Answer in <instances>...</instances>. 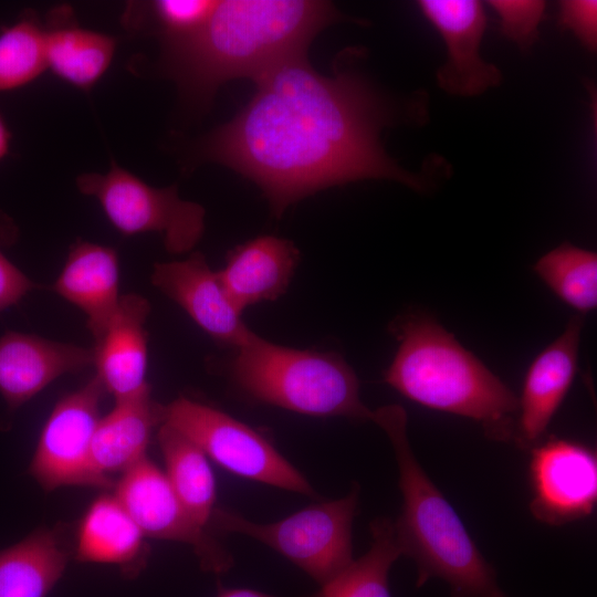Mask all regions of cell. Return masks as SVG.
Instances as JSON below:
<instances>
[{
    "instance_id": "obj_1",
    "label": "cell",
    "mask_w": 597,
    "mask_h": 597,
    "mask_svg": "<svg viewBox=\"0 0 597 597\" xmlns=\"http://www.w3.org/2000/svg\"><path fill=\"white\" fill-rule=\"evenodd\" d=\"M338 62L323 75L302 57L255 82L245 106L201 139L198 157L258 185L276 217L314 192L364 179L426 190V178L380 144L394 119L388 102L345 56Z\"/></svg>"
},
{
    "instance_id": "obj_2",
    "label": "cell",
    "mask_w": 597,
    "mask_h": 597,
    "mask_svg": "<svg viewBox=\"0 0 597 597\" xmlns=\"http://www.w3.org/2000/svg\"><path fill=\"white\" fill-rule=\"evenodd\" d=\"M341 19L327 1L220 0L196 32L164 42V70L186 98L203 104L228 81L258 82L306 57L316 34Z\"/></svg>"
},
{
    "instance_id": "obj_3",
    "label": "cell",
    "mask_w": 597,
    "mask_h": 597,
    "mask_svg": "<svg viewBox=\"0 0 597 597\" xmlns=\"http://www.w3.org/2000/svg\"><path fill=\"white\" fill-rule=\"evenodd\" d=\"M371 421L388 436L399 472L402 510L395 522L404 556L417 567V587L438 578L450 597H509L460 516L427 475L410 447L407 415L389 405L373 410Z\"/></svg>"
},
{
    "instance_id": "obj_4",
    "label": "cell",
    "mask_w": 597,
    "mask_h": 597,
    "mask_svg": "<svg viewBox=\"0 0 597 597\" xmlns=\"http://www.w3.org/2000/svg\"><path fill=\"white\" fill-rule=\"evenodd\" d=\"M399 347L385 381L425 407L471 418L494 440L513 439L516 395L430 316L398 325Z\"/></svg>"
},
{
    "instance_id": "obj_5",
    "label": "cell",
    "mask_w": 597,
    "mask_h": 597,
    "mask_svg": "<svg viewBox=\"0 0 597 597\" xmlns=\"http://www.w3.org/2000/svg\"><path fill=\"white\" fill-rule=\"evenodd\" d=\"M237 385L253 398L308 416L371 420L359 381L337 354L294 349L255 333L231 363Z\"/></svg>"
},
{
    "instance_id": "obj_6",
    "label": "cell",
    "mask_w": 597,
    "mask_h": 597,
    "mask_svg": "<svg viewBox=\"0 0 597 597\" xmlns=\"http://www.w3.org/2000/svg\"><path fill=\"white\" fill-rule=\"evenodd\" d=\"M359 485L338 500L307 506L273 523H255L216 507L210 531L250 536L275 549L320 585L325 584L353 558L352 526Z\"/></svg>"
},
{
    "instance_id": "obj_7",
    "label": "cell",
    "mask_w": 597,
    "mask_h": 597,
    "mask_svg": "<svg viewBox=\"0 0 597 597\" xmlns=\"http://www.w3.org/2000/svg\"><path fill=\"white\" fill-rule=\"evenodd\" d=\"M78 190L94 197L113 227L124 235L157 232L166 250L189 252L205 230V209L181 199L176 186L156 188L112 160L106 174L76 178Z\"/></svg>"
},
{
    "instance_id": "obj_8",
    "label": "cell",
    "mask_w": 597,
    "mask_h": 597,
    "mask_svg": "<svg viewBox=\"0 0 597 597\" xmlns=\"http://www.w3.org/2000/svg\"><path fill=\"white\" fill-rule=\"evenodd\" d=\"M163 423L238 476L315 496L310 482L268 439L218 409L179 397L164 406Z\"/></svg>"
},
{
    "instance_id": "obj_9",
    "label": "cell",
    "mask_w": 597,
    "mask_h": 597,
    "mask_svg": "<svg viewBox=\"0 0 597 597\" xmlns=\"http://www.w3.org/2000/svg\"><path fill=\"white\" fill-rule=\"evenodd\" d=\"M96 376L63 396L45 421L29 472L45 490L61 486L109 488L91 463L93 436L100 420V404L105 394Z\"/></svg>"
},
{
    "instance_id": "obj_10",
    "label": "cell",
    "mask_w": 597,
    "mask_h": 597,
    "mask_svg": "<svg viewBox=\"0 0 597 597\" xmlns=\"http://www.w3.org/2000/svg\"><path fill=\"white\" fill-rule=\"evenodd\" d=\"M114 495L145 536L190 545L206 572L222 574L232 567L230 553L193 520L164 471L147 457L122 474Z\"/></svg>"
},
{
    "instance_id": "obj_11",
    "label": "cell",
    "mask_w": 597,
    "mask_h": 597,
    "mask_svg": "<svg viewBox=\"0 0 597 597\" xmlns=\"http://www.w3.org/2000/svg\"><path fill=\"white\" fill-rule=\"evenodd\" d=\"M532 450L531 513L562 525L589 515L597 500V459L587 446L552 437Z\"/></svg>"
},
{
    "instance_id": "obj_12",
    "label": "cell",
    "mask_w": 597,
    "mask_h": 597,
    "mask_svg": "<svg viewBox=\"0 0 597 597\" xmlns=\"http://www.w3.org/2000/svg\"><path fill=\"white\" fill-rule=\"evenodd\" d=\"M418 7L447 46V61L437 72L444 92L470 97L501 83V71L480 54L488 21L480 1L420 0Z\"/></svg>"
},
{
    "instance_id": "obj_13",
    "label": "cell",
    "mask_w": 597,
    "mask_h": 597,
    "mask_svg": "<svg viewBox=\"0 0 597 597\" xmlns=\"http://www.w3.org/2000/svg\"><path fill=\"white\" fill-rule=\"evenodd\" d=\"M150 281L214 339L238 348L254 335L201 253L195 252L181 261L155 263Z\"/></svg>"
},
{
    "instance_id": "obj_14",
    "label": "cell",
    "mask_w": 597,
    "mask_h": 597,
    "mask_svg": "<svg viewBox=\"0 0 597 597\" xmlns=\"http://www.w3.org/2000/svg\"><path fill=\"white\" fill-rule=\"evenodd\" d=\"M583 325L580 315L573 316L562 335L543 349L528 367L513 434L523 449L531 450L542 442L574 380Z\"/></svg>"
},
{
    "instance_id": "obj_15",
    "label": "cell",
    "mask_w": 597,
    "mask_h": 597,
    "mask_svg": "<svg viewBox=\"0 0 597 597\" xmlns=\"http://www.w3.org/2000/svg\"><path fill=\"white\" fill-rule=\"evenodd\" d=\"M94 348L33 334L7 332L0 337V395L9 413L65 374L94 365Z\"/></svg>"
},
{
    "instance_id": "obj_16",
    "label": "cell",
    "mask_w": 597,
    "mask_h": 597,
    "mask_svg": "<svg viewBox=\"0 0 597 597\" xmlns=\"http://www.w3.org/2000/svg\"><path fill=\"white\" fill-rule=\"evenodd\" d=\"M149 312L150 304L144 296L136 293L122 295L108 327L93 347L95 376L115 401L149 387L146 380Z\"/></svg>"
},
{
    "instance_id": "obj_17",
    "label": "cell",
    "mask_w": 597,
    "mask_h": 597,
    "mask_svg": "<svg viewBox=\"0 0 597 597\" xmlns=\"http://www.w3.org/2000/svg\"><path fill=\"white\" fill-rule=\"evenodd\" d=\"M52 290L85 314L86 327L97 343L108 327L122 296L116 251L98 243L76 242Z\"/></svg>"
},
{
    "instance_id": "obj_18",
    "label": "cell",
    "mask_w": 597,
    "mask_h": 597,
    "mask_svg": "<svg viewBox=\"0 0 597 597\" xmlns=\"http://www.w3.org/2000/svg\"><path fill=\"white\" fill-rule=\"evenodd\" d=\"M298 250L282 238L261 235L232 250L219 281L234 307L272 301L287 289L298 263Z\"/></svg>"
},
{
    "instance_id": "obj_19",
    "label": "cell",
    "mask_w": 597,
    "mask_h": 597,
    "mask_svg": "<svg viewBox=\"0 0 597 597\" xmlns=\"http://www.w3.org/2000/svg\"><path fill=\"white\" fill-rule=\"evenodd\" d=\"M150 386L127 399L115 401L101 417L91 447L94 472L112 482L113 473H125L146 455L151 434L164 422V405L153 400Z\"/></svg>"
},
{
    "instance_id": "obj_20",
    "label": "cell",
    "mask_w": 597,
    "mask_h": 597,
    "mask_svg": "<svg viewBox=\"0 0 597 597\" xmlns=\"http://www.w3.org/2000/svg\"><path fill=\"white\" fill-rule=\"evenodd\" d=\"M145 535L115 495L97 498L83 515L75 538L78 562L115 565L126 577L145 567Z\"/></svg>"
},
{
    "instance_id": "obj_21",
    "label": "cell",
    "mask_w": 597,
    "mask_h": 597,
    "mask_svg": "<svg viewBox=\"0 0 597 597\" xmlns=\"http://www.w3.org/2000/svg\"><path fill=\"white\" fill-rule=\"evenodd\" d=\"M70 554L57 528L41 527L0 549V597H46Z\"/></svg>"
},
{
    "instance_id": "obj_22",
    "label": "cell",
    "mask_w": 597,
    "mask_h": 597,
    "mask_svg": "<svg viewBox=\"0 0 597 597\" xmlns=\"http://www.w3.org/2000/svg\"><path fill=\"white\" fill-rule=\"evenodd\" d=\"M44 30L48 69L74 87L90 91L109 67L116 40L60 19L57 11Z\"/></svg>"
},
{
    "instance_id": "obj_23",
    "label": "cell",
    "mask_w": 597,
    "mask_h": 597,
    "mask_svg": "<svg viewBox=\"0 0 597 597\" xmlns=\"http://www.w3.org/2000/svg\"><path fill=\"white\" fill-rule=\"evenodd\" d=\"M157 439L170 486L193 520L209 530L216 509V482L208 457L190 439L166 423L159 426Z\"/></svg>"
},
{
    "instance_id": "obj_24",
    "label": "cell",
    "mask_w": 597,
    "mask_h": 597,
    "mask_svg": "<svg viewBox=\"0 0 597 597\" xmlns=\"http://www.w3.org/2000/svg\"><path fill=\"white\" fill-rule=\"evenodd\" d=\"M370 532L369 549L321 585L312 597H391L389 572L404 556L395 522L377 519L371 522Z\"/></svg>"
},
{
    "instance_id": "obj_25",
    "label": "cell",
    "mask_w": 597,
    "mask_h": 597,
    "mask_svg": "<svg viewBox=\"0 0 597 597\" xmlns=\"http://www.w3.org/2000/svg\"><path fill=\"white\" fill-rule=\"evenodd\" d=\"M535 273L566 304L586 313L597 305V254L570 243L544 254Z\"/></svg>"
},
{
    "instance_id": "obj_26",
    "label": "cell",
    "mask_w": 597,
    "mask_h": 597,
    "mask_svg": "<svg viewBox=\"0 0 597 597\" xmlns=\"http://www.w3.org/2000/svg\"><path fill=\"white\" fill-rule=\"evenodd\" d=\"M46 69L45 30L33 14L0 31V93L30 84Z\"/></svg>"
},
{
    "instance_id": "obj_27",
    "label": "cell",
    "mask_w": 597,
    "mask_h": 597,
    "mask_svg": "<svg viewBox=\"0 0 597 597\" xmlns=\"http://www.w3.org/2000/svg\"><path fill=\"white\" fill-rule=\"evenodd\" d=\"M216 0H158L150 7L164 42L186 38L209 18Z\"/></svg>"
},
{
    "instance_id": "obj_28",
    "label": "cell",
    "mask_w": 597,
    "mask_h": 597,
    "mask_svg": "<svg viewBox=\"0 0 597 597\" xmlns=\"http://www.w3.org/2000/svg\"><path fill=\"white\" fill-rule=\"evenodd\" d=\"M488 4L499 14L502 33L521 50H528L538 39L546 7L544 1L491 0Z\"/></svg>"
},
{
    "instance_id": "obj_29",
    "label": "cell",
    "mask_w": 597,
    "mask_h": 597,
    "mask_svg": "<svg viewBox=\"0 0 597 597\" xmlns=\"http://www.w3.org/2000/svg\"><path fill=\"white\" fill-rule=\"evenodd\" d=\"M559 23L572 30L590 51L597 45V2L566 0L559 2Z\"/></svg>"
},
{
    "instance_id": "obj_30",
    "label": "cell",
    "mask_w": 597,
    "mask_h": 597,
    "mask_svg": "<svg viewBox=\"0 0 597 597\" xmlns=\"http://www.w3.org/2000/svg\"><path fill=\"white\" fill-rule=\"evenodd\" d=\"M36 287L38 284L8 260L0 249V313L18 304Z\"/></svg>"
},
{
    "instance_id": "obj_31",
    "label": "cell",
    "mask_w": 597,
    "mask_h": 597,
    "mask_svg": "<svg viewBox=\"0 0 597 597\" xmlns=\"http://www.w3.org/2000/svg\"><path fill=\"white\" fill-rule=\"evenodd\" d=\"M217 597H280L248 588H224L218 586Z\"/></svg>"
},
{
    "instance_id": "obj_32",
    "label": "cell",
    "mask_w": 597,
    "mask_h": 597,
    "mask_svg": "<svg viewBox=\"0 0 597 597\" xmlns=\"http://www.w3.org/2000/svg\"><path fill=\"white\" fill-rule=\"evenodd\" d=\"M10 137L8 127L0 115V160L8 154Z\"/></svg>"
}]
</instances>
